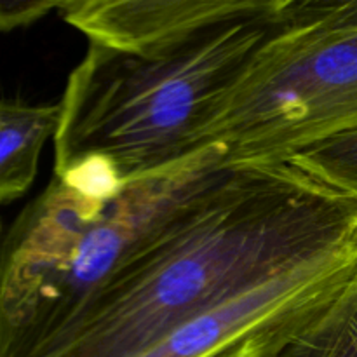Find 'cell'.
Instances as JSON below:
<instances>
[{
    "label": "cell",
    "mask_w": 357,
    "mask_h": 357,
    "mask_svg": "<svg viewBox=\"0 0 357 357\" xmlns=\"http://www.w3.org/2000/svg\"><path fill=\"white\" fill-rule=\"evenodd\" d=\"M349 241L354 195L286 160L229 166L31 357H135L222 300Z\"/></svg>",
    "instance_id": "1"
},
{
    "label": "cell",
    "mask_w": 357,
    "mask_h": 357,
    "mask_svg": "<svg viewBox=\"0 0 357 357\" xmlns=\"http://www.w3.org/2000/svg\"><path fill=\"white\" fill-rule=\"evenodd\" d=\"M284 0L222 10L139 47L87 42L59 101L54 176L110 195L204 157L234 89L278 26Z\"/></svg>",
    "instance_id": "2"
},
{
    "label": "cell",
    "mask_w": 357,
    "mask_h": 357,
    "mask_svg": "<svg viewBox=\"0 0 357 357\" xmlns=\"http://www.w3.org/2000/svg\"><path fill=\"white\" fill-rule=\"evenodd\" d=\"M220 149L110 195L52 174L0 237V357H31L167 220L227 169Z\"/></svg>",
    "instance_id": "3"
},
{
    "label": "cell",
    "mask_w": 357,
    "mask_h": 357,
    "mask_svg": "<svg viewBox=\"0 0 357 357\" xmlns=\"http://www.w3.org/2000/svg\"><path fill=\"white\" fill-rule=\"evenodd\" d=\"M357 128V0H284L278 26L213 126L227 166L282 162Z\"/></svg>",
    "instance_id": "4"
},
{
    "label": "cell",
    "mask_w": 357,
    "mask_h": 357,
    "mask_svg": "<svg viewBox=\"0 0 357 357\" xmlns=\"http://www.w3.org/2000/svg\"><path fill=\"white\" fill-rule=\"evenodd\" d=\"M357 267V241L316 251L185 321L135 357H267L312 321Z\"/></svg>",
    "instance_id": "5"
},
{
    "label": "cell",
    "mask_w": 357,
    "mask_h": 357,
    "mask_svg": "<svg viewBox=\"0 0 357 357\" xmlns=\"http://www.w3.org/2000/svg\"><path fill=\"white\" fill-rule=\"evenodd\" d=\"M227 0H61L58 14L87 42L139 47L171 37L223 9Z\"/></svg>",
    "instance_id": "6"
},
{
    "label": "cell",
    "mask_w": 357,
    "mask_h": 357,
    "mask_svg": "<svg viewBox=\"0 0 357 357\" xmlns=\"http://www.w3.org/2000/svg\"><path fill=\"white\" fill-rule=\"evenodd\" d=\"M58 124L59 103L0 98V206L30 190L42 150L54 139Z\"/></svg>",
    "instance_id": "7"
},
{
    "label": "cell",
    "mask_w": 357,
    "mask_h": 357,
    "mask_svg": "<svg viewBox=\"0 0 357 357\" xmlns=\"http://www.w3.org/2000/svg\"><path fill=\"white\" fill-rule=\"evenodd\" d=\"M267 357H357V267L331 302Z\"/></svg>",
    "instance_id": "8"
},
{
    "label": "cell",
    "mask_w": 357,
    "mask_h": 357,
    "mask_svg": "<svg viewBox=\"0 0 357 357\" xmlns=\"http://www.w3.org/2000/svg\"><path fill=\"white\" fill-rule=\"evenodd\" d=\"M286 162L335 190L357 197V128L303 146Z\"/></svg>",
    "instance_id": "9"
},
{
    "label": "cell",
    "mask_w": 357,
    "mask_h": 357,
    "mask_svg": "<svg viewBox=\"0 0 357 357\" xmlns=\"http://www.w3.org/2000/svg\"><path fill=\"white\" fill-rule=\"evenodd\" d=\"M56 0H28V2H0V31L7 33L16 28L37 23L51 10H58Z\"/></svg>",
    "instance_id": "10"
},
{
    "label": "cell",
    "mask_w": 357,
    "mask_h": 357,
    "mask_svg": "<svg viewBox=\"0 0 357 357\" xmlns=\"http://www.w3.org/2000/svg\"><path fill=\"white\" fill-rule=\"evenodd\" d=\"M0 230H2V222H0Z\"/></svg>",
    "instance_id": "11"
}]
</instances>
